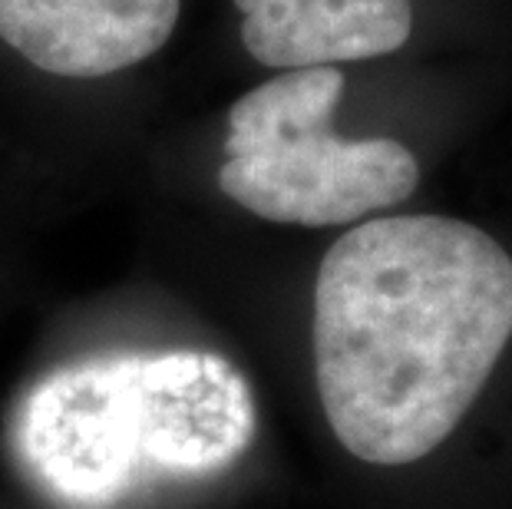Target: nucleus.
<instances>
[{"label": "nucleus", "instance_id": "1", "mask_svg": "<svg viewBox=\"0 0 512 509\" xmlns=\"http://www.w3.org/2000/svg\"><path fill=\"white\" fill-rule=\"evenodd\" d=\"M512 338V258L446 215H384L328 248L314 281V374L347 453L430 457Z\"/></svg>", "mask_w": 512, "mask_h": 509}, {"label": "nucleus", "instance_id": "2", "mask_svg": "<svg viewBox=\"0 0 512 509\" xmlns=\"http://www.w3.org/2000/svg\"><path fill=\"white\" fill-rule=\"evenodd\" d=\"M255 430V394L228 357L123 354L43 377L20 407L17 450L47 493L96 509L232 467Z\"/></svg>", "mask_w": 512, "mask_h": 509}, {"label": "nucleus", "instance_id": "3", "mask_svg": "<svg viewBox=\"0 0 512 509\" xmlns=\"http://www.w3.org/2000/svg\"><path fill=\"white\" fill-rule=\"evenodd\" d=\"M337 67L285 70L228 110L219 189L258 219L328 229L407 202L420 162L397 139H341Z\"/></svg>", "mask_w": 512, "mask_h": 509}, {"label": "nucleus", "instance_id": "4", "mask_svg": "<svg viewBox=\"0 0 512 509\" xmlns=\"http://www.w3.org/2000/svg\"><path fill=\"white\" fill-rule=\"evenodd\" d=\"M182 0H0V40L37 70L96 80L166 47Z\"/></svg>", "mask_w": 512, "mask_h": 509}, {"label": "nucleus", "instance_id": "5", "mask_svg": "<svg viewBox=\"0 0 512 509\" xmlns=\"http://www.w3.org/2000/svg\"><path fill=\"white\" fill-rule=\"evenodd\" d=\"M245 50L271 70L334 67L400 50L410 0H235Z\"/></svg>", "mask_w": 512, "mask_h": 509}]
</instances>
